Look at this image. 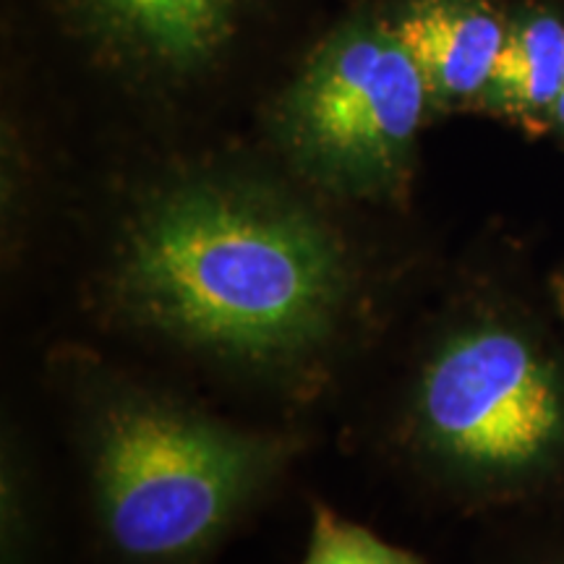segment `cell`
Instances as JSON below:
<instances>
[{
	"instance_id": "2",
	"label": "cell",
	"mask_w": 564,
	"mask_h": 564,
	"mask_svg": "<svg viewBox=\"0 0 564 564\" xmlns=\"http://www.w3.org/2000/svg\"><path fill=\"white\" fill-rule=\"evenodd\" d=\"M82 444L110 564H204L291 455L121 373L87 379Z\"/></svg>"
},
{
	"instance_id": "8",
	"label": "cell",
	"mask_w": 564,
	"mask_h": 564,
	"mask_svg": "<svg viewBox=\"0 0 564 564\" xmlns=\"http://www.w3.org/2000/svg\"><path fill=\"white\" fill-rule=\"evenodd\" d=\"M301 564H423L421 556L379 539L327 505L314 507L312 535Z\"/></svg>"
},
{
	"instance_id": "4",
	"label": "cell",
	"mask_w": 564,
	"mask_h": 564,
	"mask_svg": "<svg viewBox=\"0 0 564 564\" xmlns=\"http://www.w3.org/2000/svg\"><path fill=\"white\" fill-rule=\"evenodd\" d=\"M429 89L392 30L356 24L327 42L280 110L288 152L337 194H387L403 178Z\"/></svg>"
},
{
	"instance_id": "10",
	"label": "cell",
	"mask_w": 564,
	"mask_h": 564,
	"mask_svg": "<svg viewBox=\"0 0 564 564\" xmlns=\"http://www.w3.org/2000/svg\"><path fill=\"white\" fill-rule=\"evenodd\" d=\"M535 564H564V554L546 556V560H541V562H535Z\"/></svg>"
},
{
	"instance_id": "6",
	"label": "cell",
	"mask_w": 564,
	"mask_h": 564,
	"mask_svg": "<svg viewBox=\"0 0 564 564\" xmlns=\"http://www.w3.org/2000/svg\"><path fill=\"white\" fill-rule=\"evenodd\" d=\"M102 21L171 66H194L217 51L236 0H89Z\"/></svg>"
},
{
	"instance_id": "3",
	"label": "cell",
	"mask_w": 564,
	"mask_h": 564,
	"mask_svg": "<svg viewBox=\"0 0 564 564\" xmlns=\"http://www.w3.org/2000/svg\"><path fill=\"white\" fill-rule=\"evenodd\" d=\"M405 423L423 460L444 474L510 481L564 447V379L523 329L465 324L423 358Z\"/></svg>"
},
{
	"instance_id": "9",
	"label": "cell",
	"mask_w": 564,
	"mask_h": 564,
	"mask_svg": "<svg viewBox=\"0 0 564 564\" xmlns=\"http://www.w3.org/2000/svg\"><path fill=\"white\" fill-rule=\"evenodd\" d=\"M554 118H556V121H560V123L564 126V91H562L560 102H556V108H554Z\"/></svg>"
},
{
	"instance_id": "7",
	"label": "cell",
	"mask_w": 564,
	"mask_h": 564,
	"mask_svg": "<svg viewBox=\"0 0 564 564\" xmlns=\"http://www.w3.org/2000/svg\"><path fill=\"white\" fill-rule=\"evenodd\" d=\"M564 91V24L535 13L505 34L484 95L520 118L554 112Z\"/></svg>"
},
{
	"instance_id": "5",
	"label": "cell",
	"mask_w": 564,
	"mask_h": 564,
	"mask_svg": "<svg viewBox=\"0 0 564 564\" xmlns=\"http://www.w3.org/2000/svg\"><path fill=\"white\" fill-rule=\"evenodd\" d=\"M392 32L440 100L484 91L507 34L478 0H415Z\"/></svg>"
},
{
	"instance_id": "1",
	"label": "cell",
	"mask_w": 564,
	"mask_h": 564,
	"mask_svg": "<svg viewBox=\"0 0 564 564\" xmlns=\"http://www.w3.org/2000/svg\"><path fill=\"white\" fill-rule=\"evenodd\" d=\"M118 319L232 369L288 377L333 348L356 293L340 238L285 196L186 181L137 212L105 272Z\"/></svg>"
}]
</instances>
